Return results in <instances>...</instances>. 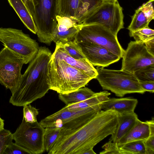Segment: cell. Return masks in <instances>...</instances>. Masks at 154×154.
I'll use <instances>...</instances> for the list:
<instances>
[{
	"mask_svg": "<svg viewBox=\"0 0 154 154\" xmlns=\"http://www.w3.org/2000/svg\"><path fill=\"white\" fill-rule=\"evenodd\" d=\"M118 116V112L114 110H101L80 128L61 130L60 136L48 154H83L114 133Z\"/></svg>",
	"mask_w": 154,
	"mask_h": 154,
	"instance_id": "1",
	"label": "cell"
},
{
	"mask_svg": "<svg viewBox=\"0 0 154 154\" xmlns=\"http://www.w3.org/2000/svg\"><path fill=\"white\" fill-rule=\"evenodd\" d=\"M50 50L40 47L35 57L30 62L20 82L12 94L9 103L23 106L44 97L50 89L48 82V66L52 55Z\"/></svg>",
	"mask_w": 154,
	"mask_h": 154,
	"instance_id": "2",
	"label": "cell"
},
{
	"mask_svg": "<svg viewBox=\"0 0 154 154\" xmlns=\"http://www.w3.org/2000/svg\"><path fill=\"white\" fill-rule=\"evenodd\" d=\"M92 78L84 71L63 60L51 59L48 66V82L50 89L65 94L85 87Z\"/></svg>",
	"mask_w": 154,
	"mask_h": 154,
	"instance_id": "3",
	"label": "cell"
},
{
	"mask_svg": "<svg viewBox=\"0 0 154 154\" xmlns=\"http://www.w3.org/2000/svg\"><path fill=\"white\" fill-rule=\"evenodd\" d=\"M96 78L103 89L111 91L118 97L127 94L146 92L140 86L134 74L126 71L107 69L97 67Z\"/></svg>",
	"mask_w": 154,
	"mask_h": 154,
	"instance_id": "4",
	"label": "cell"
},
{
	"mask_svg": "<svg viewBox=\"0 0 154 154\" xmlns=\"http://www.w3.org/2000/svg\"><path fill=\"white\" fill-rule=\"evenodd\" d=\"M102 103L78 111L69 110L64 107L41 120L39 122L44 128H53L62 130H74L84 125L102 110Z\"/></svg>",
	"mask_w": 154,
	"mask_h": 154,
	"instance_id": "5",
	"label": "cell"
},
{
	"mask_svg": "<svg viewBox=\"0 0 154 154\" xmlns=\"http://www.w3.org/2000/svg\"><path fill=\"white\" fill-rule=\"evenodd\" d=\"M33 0L35 7L33 20L38 40L49 45L53 41V32L57 24L58 0Z\"/></svg>",
	"mask_w": 154,
	"mask_h": 154,
	"instance_id": "6",
	"label": "cell"
},
{
	"mask_svg": "<svg viewBox=\"0 0 154 154\" xmlns=\"http://www.w3.org/2000/svg\"><path fill=\"white\" fill-rule=\"evenodd\" d=\"M0 41L5 47L22 57L24 64L35 57L39 48L38 43L29 35L12 28H0Z\"/></svg>",
	"mask_w": 154,
	"mask_h": 154,
	"instance_id": "7",
	"label": "cell"
},
{
	"mask_svg": "<svg viewBox=\"0 0 154 154\" xmlns=\"http://www.w3.org/2000/svg\"><path fill=\"white\" fill-rule=\"evenodd\" d=\"M74 40L76 42H87L96 44L120 58L125 51L119 43L117 35L100 24H82Z\"/></svg>",
	"mask_w": 154,
	"mask_h": 154,
	"instance_id": "8",
	"label": "cell"
},
{
	"mask_svg": "<svg viewBox=\"0 0 154 154\" xmlns=\"http://www.w3.org/2000/svg\"><path fill=\"white\" fill-rule=\"evenodd\" d=\"M44 128L38 121L26 122L23 119L21 123L12 134L15 143L29 154H39L45 151L44 146Z\"/></svg>",
	"mask_w": 154,
	"mask_h": 154,
	"instance_id": "9",
	"label": "cell"
},
{
	"mask_svg": "<svg viewBox=\"0 0 154 154\" xmlns=\"http://www.w3.org/2000/svg\"><path fill=\"white\" fill-rule=\"evenodd\" d=\"M123 19L122 8L118 1L114 3L103 2L82 24H100L117 35L119 31L124 28Z\"/></svg>",
	"mask_w": 154,
	"mask_h": 154,
	"instance_id": "10",
	"label": "cell"
},
{
	"mask_svg": "<svg viewBox=\"0 0 154 154\" xmlns=\"http://www.w3.org/2000/svg\"><path fill=\"white\" fill-rule=\"evenodd\" d=\"M24 64L23 58L8 48L4 46L0 51V83L12 94L20 82Z\"/></svg>",
	"mask_w": 154,
	"mask_h": 154,
	"instance_id": "11",
	"label": "cell"
},
{
	"mask_svg": "<svg viewBox=\"0 0 154 154\" xmlns=\"http://www.w3.org/2000/svg\"><path fill=\"white\" fill-rule=\"evenodd\" d=\"M103 2L102 0H58L57 15L69 17L82 24Z\"/></svg>",
	"mask_w": 154,
	"mask_h": 154,
	"instance_id": "12",
	"label": "cell"
},
{
	"mask_svg": "<svg viewBox=\"0 0 154 154\" xmlns=\"http://www.w3.org/2000/svg\"><path fill=\"white\" fill-rule=\"evenodd\" d=\"M121 70L133 74L138 69L154 64V56L147 51L144 43L131 41L125 50Z\"/></svg>",
	"mask_w": 154,
	"mask_h": 154,
	"instance_id": "13",
	"label": "cell"
},
{
	"mask_svg": "<svg viewBox=\"0 0 154 154\" xmlns=\"http://www.w3.org/2000/svg\"><path fill=\"white\" fill-rule=\"evenodd\" d=\"M77 43L86 58L93 66L107 67L120 59L118 56L96 44L87 42Z\"/></svg>",
	"mask_w": 154,
	"mask_h": 154,
	"instance_id": "14",
	"label": "cell"
},
{
	"mask_svg": "<svg viewBox=\"0 0 154 154\" xmlns=\"http://www.w3.org/2000/svg\"><path fill=\"white\" fill-rule=\"evenodd\" d=\"M51 59L64 60L70 65L84 71L92 79H96L97 75L96 69L87 59L77 60L74 58L58 42L56 43L55 50Z\"/></svg>",
	"mask_w": 154,
	"mask_h": 154,
	"instance_id": "15",
	"label": "cell"
},
{
	"mask_svg": "<svg viewBox=\"0 0 154 154\" xmlns=\"http://www.w3.org/2000/svg\"><path fill=\"white\" fill-rule=\"evenodd\" d=\"M137 103V100L134 98H109L101 104V109H112L117 111L119 114H126L134 112Z\"/></svg>",
	"mask_w": 154,
	"mask_h": 154,
	"instance_id": "16",
	"label": "cell"
},
{
	"mask_svg": "<svg viewBox=\"0 0 154 154\" xmlns=\"http://www.w3.org/2000/svg\"><path fill=\"white\" fill-rule=\"evenodd\" d=\"M138 119L137 115L134 112L124 114L118 113L116 128L109 141L117 143L130 130Z\"/></svg>",
	"mask_w": 154,
	"mask_h": 154,
	"instance_id": "17",
	"label": "cell"
},
{
	"mask_svg": "<svg viewBox=\"0 0 154 154\" xmlns=\"http://www.w3.org/2000/svg\"><path fill=\"white\" fill-rule=\"evenodd\" d=\"M149 125L147 122L138 119L130 130L116 143L119 147L131 141L143 140L150 136Z\"/></svg>",
	"mask_w": 154,
	"mask_h": 154,
	"instance_id": "18",
	"label": "cell"
},
{
	"mask_svg": "<svg viewBox=\"0 0 154 154\" xmlns=\"http://www.w3.org/2000/svg\"><path fill=\"white\" fill-rule=\"evenodd\" d=\"M25 26L36 34L37 29L33 18L22 0H8Z\"/></svg>",
	"mask_w": 154,
	"mask_h": 154,
	"instance_id": "19",
	"label": "cell"
},
{
	"mask_svg": "<svg viewBox=\"0 0 154 154\" xmlns=\"http://www.w3.org/2000/svg\"><path fill=\"white\" fill-rule=\"evenodd\" d=\"M110 93L107 91L95 93L91 97L80 102L66 106L65 107L67 109L78 111L93 107L102 103L109 99Z\"/></svg>",
	"mask_w": 154,
	"mask_h": 154,
	"instance_id": "20",
	"label": "cell"
},
{
	"mask_svg": "<svg viewBox=\"0 0 154 154\" xmlns=\"http://www.w3.org/2000/svg\"><path fill=\"white\" fill-rule=\"evenodd\" d=\"M95 92L85 87L67 93L59 94V98L68 106L84 100L93 96Z\"/></svg>",
	"mask_w": 154,
	"mask_h": 154,
	"instance_id": "21",
	"label": "cell"
},
{
	"mask_svg": "<svg viewBox=\"0 0 154 154\" xmlns=\"http://www.w3.org/2000/svg\"><path fill=\"white\" fill-rule=\"evenodd\" d=\"M150 21L140 7L132 17L131 23L127 29L129 32L134 31L148 26Z\"/></svg>",
	"mask_w": 154,
	"mask_h": 154,
	"instance_id": "22",
	"label": "cell"
},
{
	"mask_svg": "<svg viewBox=\"0 0 154 154\" xmlns=\"http://www.w3.org/2000/svg\"><path fill=\"white\" fill-rule=\"evenodd\" d=\"M61 131L60 128H45L43 140L45 151L48 152L50 150L60 136Z\"/></svg>",
	"mask_w": 154,
	"mask_h": 154,
	"instance_id": "23",
	"label": "cell"
},
{
	"mask_svg": "<svg viewBox=\"0 0 154 154\" xmlns=\"http://www.w3.org/2000/svg\"><path fill=\"white\" fill-rule=\"evenodd\" d=\"M82 26V24H77L68 30L63 31H58L54 29L53 34V41L56 43L59 42L74 40L75 35Z\"/></svg>",
	"mask_w": 154,
	"mask_h": 154,
	"instance_id": "24",
	"label": "cell"
},
{
	"mask_svg": "<svg viewBox=\"0 0 154 154\" xmlns=\"http://www.w3.org/2000/svg\"><path fill=\"white\" fill-rule=\"evenodd\" d=\"M122 154H146L143 140L126 143L119 147Z\"/></svg>",
	"mask_w": 154,
	"mask_h": 154,
	"instance_id": "25",
	"label": "cell"
},
{
	"mask_svg": "<svg viewBox=\"0 0 154 154\" xmlns=\"http://www.w3.org/2000/svg\"><path fill=\"white\" fill-rule=\"evenodd\" d=\"M57 42L59 43L69 55L74 58L77 60L86 59L81 48L74 40Z\"/></svg>",
	"mask_w": 154,
	"mask_h": 154,
	"instance_id": "26",
	"label": "cell"
},
{
	"mask_svg": "<svg viewBox=\"0 0 154 154\" xmlns=\"http://www.w3.org/2000/svg\"><path fill=\"white\" fill-rule=\"evenodd\" d=\"M129 34L135 41L144 43L154 38V30L148 26L134 31L129 32Z\"/></svg>",
	"mask_w": 154,
	"mask_h": 154,
	"instance_id": "27",
	"label": "cell"
},
{
	"mask_svg": "<svg viewBox=\"0 0 154 154\" xmlns=\"http://www.w3.org/2000/svg\"><path fill=\"white\" fill-rule=\"evenodd\" d=\"M133 74L139 81H154V64L143 67Z\"/></svg>",
	"mask_w": 154,
	"mask_h": 154,
	"instance_id": "28",
	"label": "cell"
},
{
	"mask_svg": "<svg viewBox=\"0 0 154 154\" xmlns=\"http://www.w3.org/2000/svg\"><path fill=\"white\" fill-rule=\"evenodd\" d=\"M23 118L26 122L33 123L37 121V116L39 113L38 110L30 104L23 106Z\"/></svg>",
	"mask_w": 154,
	"mask_h": 154,
	"instance_id": "29",
	"label": "cell"
},
{
	"mask_svg": "<svg viewBox=\"0 0 154 154\" xmlns=\"http://www.w3.org/2000/svg\"><path fill=\"white\" fill-rule=\"evenodd\" d=\"M12 134L5 129L0 131V154H3L7 147L13 142Z\"/></svg>",
	"mask_w": 154,
	"mask_h": 154,
	"instance_id": "30",
	"label": "cell"
},
{
	"mask_svg": "<svg viewBox=\"0 0 154 154\" xmlns=\"http://www.w3.org/2000/svg\"><path fill=\"white\" fill-rule=\"evenodd\" d=\"M102 148L103 149L100 152V154H122L119 147L116 143L109 141L102 146Z\"/></svg>",
	"mask_w": 154,
	"mask_h": 154,
	"instance_id": "31",
	"label": "cell"
},
{
	"mask_svg": "<svg viewBox=\"0 0 154 154\" xmlns=\"http://www.w3.org/2000/svg\"><path fill=\"white\" fill-rule=\"evenodd\" d=\"M154 1L149 0L140 7L150 21L154 19Z\"/></svg>",
	"mask_w": 154,
	"mask_h": 154,
	"instance_id": "32",
	"label": "cell"
},
{
	"mask_svg": "<svg viewBox=\"0 0 154 154\" xmlns=\"http://www.w3.org/2000/svg\"><path fill=\"white\" fill-rule=\"evenodd\" d=\"M3 154H29L26 151L12 142L6 148Z\"/></svg>",
	"mask_w": 154,
	"mask_h": 154,
	"instance_id": "33",
	"label": "cell"
},
{
	"mask_svg": "<svg viewBox=\"0 0 154 154\" xmlns=\"http://www.w3.org/2000/svg\"><path fill=\"white\" fill-rule=\"evenodd\" d=\"M143 141L145 148L146 154H154V135H150Z\"/></svg>",
	"mask_w": 154,
	"mask_h": 154,
	"instance_id": "34",
	"label": "cell"
},
{
	"mask_svg": "<svg viewBox=\"0 0 154 154\" xmlns=\"http://www.w3.org/2000/svg\"><path fill=\"white\" fill-rule=\"evenodd\" d=\"M142 88L146 91L154 92V81H139Z\"/></svg>",
	"mask_w": 154,
	"mask_h": 154,
	"instance_id": "35",
	"label": "cell"
},
{
	"mask_svg": "<svg viewBox=\"0 0 154 154\" xmlns=\"http://www.w3.org/2000/svg\"><path fill=\"white\" fill-rule=\"evenodd\" d=\"M28 9L33 19L35 14V7L33 0H22Z\"/></svg>",
	"mask_w": 154,
	"mask_h": 154,
	"instance_id": "36",
	"label": "cell"
},
{
	"mask_svg": "<svg viewBox=\"0 0 154 154\" xmlns=\"http://www.w3.org/2000/svg\"><path fill=\"white\" fill-rule=\"evenodd\" d=\"M144 44L148 51L154 56V38L147 41Z\"/></svg>",
	"mask_w": 154,
	"mask_h": 154,
	"instance_id": "37",
	"label": "cell"
},
{
	"mask_svg": "<svg viewBox=\"0 0 154 154\" xmlns=\"http://www.w3.org/2000/svg\"><path fill=\"white\" fill-rule=\"evenodd\" d=\"M148 123L150 131V135H154V119L152 118L151 120L146 121Z\"/></svg>",
	"mask_w": 154,
	"mask_h": 154,
	"instance_id": "38",
	"label": "cell"
},
{
	"mask_svg": "<svg viewBox=\"0 0 154 154\" xmlns=\"http://www.w3.org/2000/svg\"><path fill=\"white\" fill-rule=\"evenodd\" d=\"M93 148H91L85 151L83 154H96L93 149Z\"/></svg>",
	"mask_w": 154,
	"mask_h": 154,
	"instance_id": "39",
	"label": "cell"
},
{
	"mask_svg": "<svg viewBox=\"0 0 154 154\" xmlns=\"http://www.w3.org/2000/svg\"><path fill=\"white\" fill-rule=\"evenodd\" d=\"M4 120L0 117V131L4 129Z\"/></svg>",
	"mask_w": 154,
	"mask_h": 154,
	"instance_id": "40",
	"label": "cell"
},
{
	"mask_svg": "<svg viewBox=\"0 0 154 154\" xmlns=\"http://www.w3.org/2000/svg\"><path fill=\"white\" fill-rule=\"evenodd\" d=\"M102 1L104 2L114 3L117 1L118 0H102Z\"/></svg>",
	"mask_w": 154,
	"mask_h": 154,
	"instance_id": "41",
	"label": "cell"
}]
</instances>
